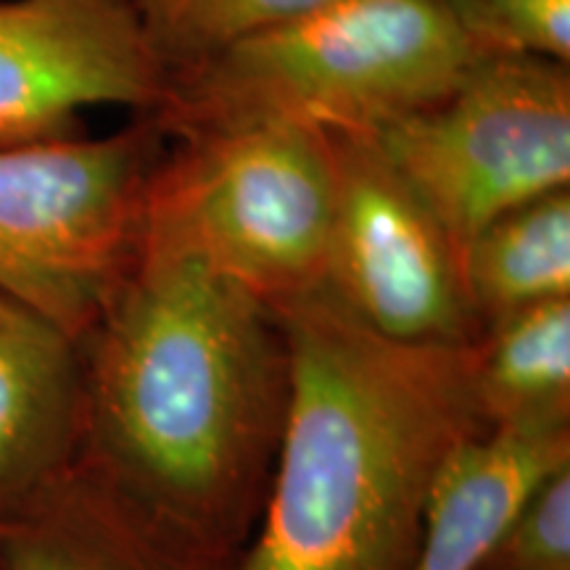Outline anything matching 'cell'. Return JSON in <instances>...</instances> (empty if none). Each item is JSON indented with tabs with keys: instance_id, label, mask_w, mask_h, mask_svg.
<instances>
[{
	"instance_id": "cell-1",
	"label": "cell",
	"mask_w": 570,
	"mask_h": 570,
	"mask_svg": "<svg viewBox=\"0 0 570 570\" xmlns=\"http://www.w3.org/2000/svg\"><path fill=\"white\" fill-rule=\"evenodd\" d=\"M77 346L80 468L161 550L230 570L265 508L288 410L281 320L198 259L142 248Z\"/></svg>"
},
{
	"instance_id": "cell-2",
	"label": "cell",
	"mask_w": 570,
	"mask_h": 570,
	"mask_svg": "<svg viewBox=\"0 0 570 570\" xmlns=\"http://www.w3.org/2000/svg\"><path fill=\"white\" fill-rule=\"evenodd\" d=\"M277 320L288 410L265 508L230 570H407L449 454L491 428L468 346L399 344L325 288Z\"/></svg>"
},
{
	"instance_id": "cell-3",
	"label": "cell",
	"mask_w": 570,
	"mask_h": 570,
	"mask_svg": "<svg viewBox=\"0 0 570 570\" xmlns=\"http://www.w3.org/2000/svg\"><path fill=\"white\" fill-rule=\"evenodd\" d=\"M475 51L439 0H325L167 77V140L269 119L373 135L428 109Z\"/></svg>"
},
{
	"instance_id": "cell-4",
	"label": "cell",
	"mask_w": 570,
	"mask_h": 570,
	"mask_svg": "<svg viewBox=\"0 0 570 570\" xmlns=\"http://www.w3.org/2000/svg\"><path fill=\"white\" fill-rule=\"evenodd\" d=\"M169 142L142 248L198 259L275 315L323 288L338 196L331 132L269 119Z\"/></svg>"
},
{
	"instance_id": "cell-5",
	"label": "cell",
	"mask_w": 570,
	"mask_h": 570,
	"mask_svg": "<svg viewBox=\"0 0 570 570\" xmlns=\"http://www.w3.org/2000/svg\"><path fill=\"white\" fill-rule=\"evenodd\" d=\"M167 146L138 114L106 138L0 148V294L80 344L138 265Z\"/></svg>"
},
{
	"instance_id": "cell-6",
	"label": "cell",
	"mask_w": 570,
	"mask_h": 570,
	"mask_svg": "<svg viewBox=\"0 0 570 570\" xmlns=\"http://www.w3.org/2000/svg\"><path fill=\"white\" fill-rule=\"evenodd\" d=\"M373 138L465 252L499 214L570 185V63L475 56L444 98Z\"/></svg>"
},
{
	"instance_id": "cell-7",
	"label": "cell",
	"mask_w": 570,
	"mask_h": 570,
	"mask_svg": "<svg viewBox=\"0 0 570 570\" xmlns=\"http://www.w3.org/2000/svg\"><path fill=\"white\" fill-rule=\"evenodd\" d=\"M331 132V130H327ZM338 196L323 288L399 344L470 346L481 333L452 233L373 135L331 132Z\"/></svg>"
},
{
	"instance_id": "cell-8",
	"label": "cell",
	"mask_w": 570,
	"mask_h": 570,
	"mask_svg": "<svg viewBox=\"0 0 570 570\" xmlns=\"http://www.w3.org/2000/svg\"><path fill=\"white\" fill-rule=\"evenodd\" d=\"M164 90L132 0H0V148L77 138L88 106L154 114Z\"/></svg>"
},
{
	"instance_id": "cell-9",
	"label": "cell",
	"mask_w": 570,
	"mask_h": 570,
	"mask_svg": "<svg viewBox=\"0 0 570 570\" xmlns=\"http://www.w3.org/2000/svg\"><path fill=\"white\" fill-rule=\"evenodd\" d=\"M82 446L80 346L0 296V529L75 475Z\"/></svg>"
},
{
	"instance_id": "cell-10",
	"label": "cell",
	"mask_w": 570,
	"mask_h": 570,
	"mask_svg": "<svg viewBox=\"0 0 570 570\" xmlns=\"http://www.w3.org/2000/svg\"><path fill=\"white\" fill-rule=\"evenodd\" d=\"M570 465V415L508 420L449 454L407 570H479L541 483Z\"/></svg>"
},
{
	"instance_id": "cell-11",
	"label": "cell",
	"mask_w": 570,
	"mask_h": 570,
	"mask_svg": "<svg viewBox=\"0 0 570 570\" xmlns=\"http://www.w3.org/2000/svg\"><path fill=\"white\" fill-rule=\"evenodd\" d=\"M0 570H196L161 550L77 468L38 508L6 525Z\"/></svg>"
},
{
	"instance_id": "cell-12",
	"label": "cell",
	"mask_w": 570,
	"mask_h": 570,
	"mask_svg": "<svg viewBox=\"0 0 570 570\" xmlns=\"http://www.w3.org/2000/svg\"><path fill=\"white\" fill-rule=\"evenodd\" d=\"M462 277L481 331L523 306L570 298V190L491 219L462 252Z\"/></svg>"
},
{
	"instance_id": "cell-13",
	"label": "cell",
	"mask_w": 570,
	"mask_h": 570,
	"mask_svg": "<svg viewBox=\"0 0 570 570\" xmlns=\"http://www.w3.org/2000/svg\"><path fill=\"white\" fill-rule=\"evenodd\" d=\"M470 383L489 425L570 415V298L523 306L468 346Z\"/></svg>"
},
{
	"instance_id": "cell-14",
	"label": "cell",
	"mask_w": 570,
	"mask_h": 570,
	"mask_svg": "<svg viewBox=\"0 0 570 570\" xmlns=\"http://www.w3.org/2000/svg\"><path fill=\"white\" fill-rule=\"evenodd\" d=\"M148 46L164 71L190 69L240 38L325 0H132Z\"/></svg>"
},
{
	"instance_id": "cell-15",
	"label": "cell",
	"mask_w": 570,
	"mask_h": 570,
	"mask_svg": "<svg viewBox=\"0 0 570 570\" xmlns=\"http://www.w3.org/2000/svg\"><path fill=\"white\" fill-rule=\"evenodd\" d=\"M475 56L570 63V0H439Z\"/></svg>"
},
{
	"instance_id": "cell-16",
	"label": "cell",
	"mask_w": 570,
	"mask_h": 570,
	"mask_svg": "<svg viewBox=\"0 0 570 570\" xmlns=\"http://www.w3.org/2000/svg\"><path fill=\"white\" fill-rule=\"evenodd\" d=\"M479 570H570V465L541 483Z\"/></svg>"
},
{
	"instance_id": "cell-17",
	"label": "cell",
	"mask_w": 570,
	"mask_h": 570,
	"mask_svg": "<svg viewBox=\"0 0 570 570\" xmlns=\"http://www.w3.org/2000/svg\"><path fill=\"white\" fill-rule=\"evenodd\" d=\"M3 533H6V529H0V539H3Z\"/></svg>"
},
{
	"instance_id": "cell-18",
	"label": "cell",
	"mask_w": 570,
	"mask_h": 570,
	"mask_svg": "<svg viewBox=\"0 0 570 570\" xmlns=\"http://www.w3.org/2000/svg\"><path fill=\"white\" fill-rule=\"evenodd\" d=\"M0 296H3V294H0Z\"/></svg>"
}]
</instances>
